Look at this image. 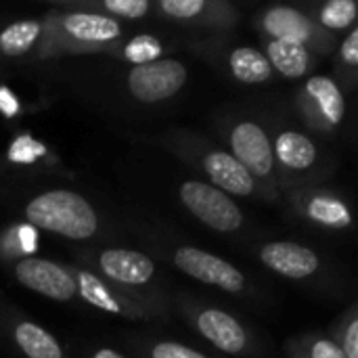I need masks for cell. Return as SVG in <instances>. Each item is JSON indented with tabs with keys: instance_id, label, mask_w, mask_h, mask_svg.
Wrapping results in <instances>:
<instances>
[{
	"instance_id": "cell-1",
	"label": "cell",
	"mask_w": 358,
	"mask_h": 358,
	"mask_svg": "<svg viewBox=\"0 0 358 358\" xmlns=\"http://www.w3.org/2000/svg\"><path fill=\"white\" fill-rule=\"evenodd\" d=\"M27 220L69 239H86L96 231V214L90 203L71 191H48L27 206Z\"/></svg>"
},
{
	"instance_id": "cell-2",
	"label": "cell",
	"mask_w": 358,
	"mask_h": 358,
	"mask_svg": "<svg viewBox=\"0 0 358 358\" xmlns=\"http://www.w3.org/2000/svg\"><path fill=\"white\" fill-rule=\"evenodd\" d=\"M180 199L201 222L216 231L231 233L243 222L239 208L216 187L203 182H185L180 187Z\"/></svg>"
},
{
	"instance_id": "cell-3",
	"label": "cell",
	"mask_w": 358,
	"mask_h": 358,
	"mask_svg": "<svg viewBox=\"0 0 358 358\" xmlns=\"http://www.w3.org/2000/svg\"><path fill=\"white\" fill-rule=\"evenodd\" d=\"M187 80V69L178 61H153L138 65L128 76L130 92L145 103L174 96Z\"/></svg>"
},
{
	"instance_id": "cell-4",
	"label": "cell",
	"mask_w": 358,
	"mask_h": 358,
	"mask_svg": "<svg viewBox=\"0 0 358 358\" xmlns=\"http://www.w3.org/2000/svg\"><path fill=\"white\" fill-rule=\"evenodd\" d=\"M174 262L182 273H187L203 283L218 285L224 292L235 294V292L243 289V275L233 264H229L208 252H201L195 248H180L176 252Z\"/></svg>"
},
{
	"instance_id": "cell-5",
	"label": "cell",
	"mask_w": 358,
	"mask_h": 358,
	"mask_svg": "<svg viewBox=\"0 0 358 358\" xmlns=\"http://www.w3.org/2000/svg\"><path fill=\"white\" fill-rule=\"evenodd\" d=\"M15 273H17V279L25 287H29V289L46 296V298L67 302L76 294L73 277L65 268H61L48 260L27 258V260L17 264Z\"/></svg>"
},
{
	"instance_id": "cell-6",
	"label": "cell",
	"mask_w": 358,
	"mask_h": 358,
	"mask_svg": "<svg viewBox=\"0 0 358 358\" xmlns=\"http://www.w3.org/2000/svg\"><path fill=\"white\" fill-rule=\"evenodd\" d=\"M235 159L250 172H256L258 176H264L273 168V149L264 134V130L252 122H243L233 130L231 136Z\"/></svg>"
},
{
	"instance_id": "cell-7",
	"label": "cell",
	"mask_w": 358,
	"mask_h": 358,
	"mask_svg": "<svg viewBox=\"0 0 358 358\" xmlns=\"http://www.w3.org/2000/svg\"><path fill=\"white\" fill-rule=\"evenodd\" d=\"M260 256L268 268L289 279H304L319 268L317 254L298 243H271L262 250Z\"/></svg>"
},
{
	"instance_id": "cell-8",
	"label": "cell",
	"mask_w": 358,
	"mask_h": 358,
	"mask_svg": "<svg viewBox=\"0 0 358 358\" xmlns=\"http://www.w3.org/2000/svg\"><path fill=\"white\" fill-rule=\"evenodd\" d=\"M101 268L115 281L128 285L147 283L153 277V262L130 250H107L101 256Z\"/></svg>"
},
{
	"instance_id": "cell-9",
	"label": "cell",
	"mask_w": 358,
	"mask_h": 358,
	"mask_svg": "<svg viewBox=\"0 0 358 358\" xmlns=\"http://www.w3.org/2000/svg\"><path fill=\"white\" fill-rule=\"evenodd\" d=\"M197 327L216 348L229 355H237L245 348V334L241 325L222 310H206L199 315Z\"/></svg>"
},
{
	"instance_id": "cell-10",
	"label": "cell",
	"mask_w": 358,
	"mask_h": 358,
	"mask_svg": "<svg viewBox=\"0 0 358 358\" xmlns=\"http://www.w3.org/2000/svg\"><path fill=\"white\" fill-rule=\"evenodd\" d=\"M203 166L210 178L214 180V185H218L220 189L235 193V195H250L254 191L252 174L235 157L222 151H216L206 157Z\"/></svg>"
},
{
	"instance_id": "cell-11",
	"label": "cell",
	"mask_w": 358,
	"mask_h": 358,
	"mask_svg": "<svg viewBox=\"0 0 358 358\" xmlns=\"http://www.w3.org/2000/svg\"><path fill=\"white\" fill-rule=\"evenodd\" d=\"M264 25L275 36V40H292L300 44H304L310 38V29H313L310 21L302 13L285 6L268 10Z\"/></svg>"
},
{
	"instance_id": "cell-12",
	"label": "cell",
	"mask_w": 358,
	"mask_h": 358,
	"mask_svg": "<svg viewBox=\"0 0 358 358\" xmlns=\"http://www.w3.org/2000/svg\"><path fill=\"white\" fill-rule=\"evenodd\" d=\"M65 29L80 40H94V42H107L120 36V25L113 19L101 15H84V13L67 15Z\"/></svg>"
},
{
	"instance_id": "cell-13",
	"label": "cell",
	"mask_w": 358,
	"mask_h": 358,
	"mask_svg": "<svg viewBox=\"0 0 358 358\" xmlns=\"http://www.w3.org/2000/svg\"><path fill=\"white\" fill-rule=\"evenodd\" d=\"M273 65L287 78H300L308 69V52L304 44L292 40H275L268 46Z\"/></svg>"
},
{
	"instance_id": "cell-14",
	"label": "cell",
	"mask_w": 358,
	"mask_h": 358,
	"mask_svg": "<svg viewBox=\"0 0 358 358\" xmlns=\"http://www.w3.org/2000/svg\"><path fill=\"white\" fill-rule=\"evenodd\" d=\"M277 157L289 168L304 170L317 159V149L308 136L300 132H283L277 138Z\"/></svg>"
},
{
	"instance_id": "cell-15",
	"label": "cell",
	"mask_w": 358,
	"mask_h": 358,
	"mask_svg": "<svg viewBox=\"0 0 358 358\" xmlns=\"http://www.w3.org/2000/svg\"><path fill=\"white\" fill-rule=\"evenodd\" d=\"M15 338L29 358H61L57 340L34 323H21L15 331Z\"/></svg>"
},
{
	"instance_id": "cell-16",
	"label": "cell",
	"mask_w": 358,
	"mask_h": 358,
	"mask_svg": "<svg viewBox=\"0 0 358 358\" xmlns=\"http://www.w3.org/2000/svg\"><path fill=\"white\" fill-rule=\"evenodd\" d=\"M231 69L245 84H260L271 78L268 59L254 48H237L231 55Z\"/></svg>"
},
{
	"instance_id": "cell-17",
	"label": "cell",
	"mask_w": 358,
	"mask_h": 358,
	"mask_svg": "<svg viewBox=\"0 0 358 358\" xmlns=\"http://www.w3.org/2000/svg\"><path fill=\"white\" fill-rule=\"evenodd\" d=\"M306 90L319 103L321 111L325 113V117L331 124H338L344 117V111H346L344 99H342V94L338 90V86L334 84V80H329V78H313V80H308Z\"/></svg>"
},
{
	"instance_id": "cell-18",
	"label": "cell",
	"mask_w": 358,
	"mask_h": 358,
	"mask_svg": "<svg viewBox=\"0 0 358 358\" xmlns=\"http://www.w3.org/2000/svg\"><path fill=\"white\" fill-rule=\"evenodd\" d=\"M40 34V25L36 21H19L8 25L2 34H0V48L6 55H23L38 38Z\"/></svg>"
},
{
	"instance_id": "cell-19",
	"label": "cell",
	"mask_w": 358,
	"mask_h": 358,
	"mask_svg": "<svg viewBox=\"0 0 358 358\" xmlns=\"http://www.w3.org/2000/svg\"><path fill=\"white\" fill-rule=\"evenodd\" d=\"M310 216L317 222L329 224V227H348L350 224V212L346 210L344 203L336 201V199H315L310 203Z\"/></svg>"
},
{
	"instance_id": "cell-20",
	"label": "cell",
	"mask_w": 358,
	"mask_h": 358,
	"mask_svg": "<svg viewBox=\"0 0 358 358\" xmlns=\"http://www.w3.org/2000/svg\"><path fill=\"white\" fill-rule=\"evenodd\" d=\"M80 292L86 302H90L103 310H109V313H120V304L109 296V292L103 287V283L94 275L80 273Z\"/></svg>"
},
{
	"instance_id": "cell-21",
	"label": "cell",
	"mask_w": 358,
	"mask_h": 358,
	"mask_svg": "<svg viewBox=\"0 0 358 358\" xmlns=\"http://www.w3.org/2000/svg\"><path fill=\"white\" fill-rule=\"evenodd\" d=\"M159 55H162V44L157 38H153L149 34H141V36L132 38L126 46V59L136 65L153 63Z\"/></svg>"
},
{
	"instance_id": "cell-22",
	"label": "cell",
	"mask_w": 358,
	"mask_h": 358,
	"mask_svg": "<svg viewBox=\"0 0 358 358\" xmlns=\"http://www.w3.org/2000/svg\"><path fill=\"white\" fill-rule=\"evenodd\" d=\"M355 17H357V4L352 0H334L325 4V8L321 10V21L334 29L348 27L355 21Z\"/></svg>"
},
{
	"instance_id": "cell-23",
	"label": "cell",
	"mask_w": 358,
	"mask_h": 358,
	"mask_svg": "<svg viewBox=\"0 0 358 358\" xmlns=\"http://www.w3.org/2000/svg\"><path fill=\"white\" fill-rule=\"evenodd\" d=\"M105 6H107V10H111L115 15L136 19V17H143L147 13L149 2L147 0H107Z\"/></svg>"
},
{
	"instance_id": "cell-24",
	"label": "cell",
	"mask_w": 358,
	"mask_h": 358,
	"mask_svg": "<svg viewBox=\"0 0 358 358\" xmlns=\"http://www.w3.org/2000/svg\"><path fill=\"white\" fill-rule=\"evenodd\" d=\"M206 6L203 0H164L162 8L172 17H193Z\"/></svg>"
},
{
	"instance_id": "cell-25",
	"label": "cell",
	"mask_w": 358,
	"mask_h": 358,
	"mask_svg": "<svg viewBox=\"0 0 358 358\" xmlns=\"http://www.w3.org/2000/svg\"><path fill=\"white\" fill-rule=\"evenodd\" d=\"M153 358H206L203 355L180 346V344H172V342H164L159 346H155L153 350Z\"/></svg>"
},
{
	"instance_id": "cell-26",
	"label": "cell",
	"mask_w": 358,
	"mask_h": 358,
	"mask_svg": "<svg viewBox=\"0 0 358 358\" xmlns=\"http://www.w3.org/2000/svg\"><path fill=\"white\" fill-rule=\"evenodd\" d=\"M313 358H346V355L334 342L321 340L313 346Z\"/></svg>"
},
{
	"instance_id": "cell-27",
	"label": "cell",
	"mask_w": 358,
	"mask_h": 358,
	"mask_svg": "<svg viewBox=\"0 0 358 358\" xmlns=\"http://www.w3.org/2000/svg\"><path fill=\"white\" fill-rule=\"evenodd\" d=\"M342 57L348 65H357L358 63V31H352L348 36V40L342 46Z\"/></svg>"
},
{
	"instance_id": "cell-28",
	"label": "cell",
	"mask_w": 358,
	"mask_h": 358,
	"mask_svg": "<svg viewBox=\"0 0 358 358\" xmlns=\"http://www.w3.org/2000/svg\"><path fill=\"white\" fill-rule=\"evenodd\" d=\"M344 355H346V358H358V321H352L348 327Z\"/></svg>"
},
{
	"instance_id": "cell-29",
	"label": "cell",
	"mask_w": 358,
	"mask_h": 358,
	"mask_svg": "<svg viewBox=\"0 0 358 358\" xmlns=\"http://www.w3.org/2000/svg\"><path fill=\"white\" fill-rule=\"evenodd\" d=\"M0 109H2L6 115L17 113V101H15V96H13L6 88L0 90Z\"/></svg>"
},
{
	"instance_id": "cell-30",
	"label": "cell",
	"mask_w": 358,
	"mask_h": 358,
	"mask_svg": "<svg viewBox=\"0 0 358 358\" xmlns=\"http://www.w3.org/2000/svg\"><path fill=\"white\" fill-rule=\"evenodd\" d=\"M94 358H124L120 357L117 352H113V350H99L96 355H94Z\"/></svg>"
}]
</instances>
